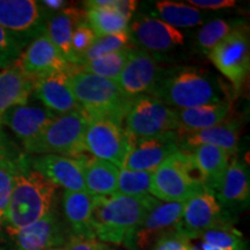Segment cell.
I'll return each mask as SVG.
<instances>
[{"mask_svg":"<svg viewBox=\"0 0 250 250\" xmlns=\"http://www.w3.org/2000/svg\"><path fill=\"white\" fill-rule=\"evenodd\" d=\"M93 198L87 191H66L62 193V211L73 236L95 239L92 228Z\"/></svg>","mask_w":250,"mask_h":250,"instance_id":"27","label":"cell"},{"mask_svg":"<svg viewBox=\"0 0 250 250\" xmlns=\"http://www.w3.org/2000/svg\"><path fill=\"white\" fill-rule=\"evenodd\" d=\"M158 202L151 195L130 197L114 193L94 197L92 214L94 236L103 243L124 246L127 249L143 219Z\"/></svg>","mask_w":250,"mask_h":250,"instance_id":"2","label":"cell"},{"mask_svg":"<svg viewBox=\"0 0 250 250\" xmlns=\"http://www.w3.org/2000/svg\"><path fill=\"white\" fill-rule=\"evenodd\" d=\"M184 203L159 201L143 219L134 232L127 249L147 250L165 234L174 232L182 218Z\"/></svg>","mask_w":250,"mask_h":250,"instance_id":"12","label":"cell"},{"mask_svg":"<svg viewBox=\"0 0 250 250\" xmlns=\"http://www.w3.org/2000/svg\"><path fill=\"white\" fill-rule=\"evenodd\" d=\"M191 153L193 161L205 180V186L212 192L223 180L230 156L221 148L211 145H201L187 151Z\"/></svg>","mask_w":250,"mask_h":250,"instance_id":"29","label":"cell"},{"mask_svg":"<svg viewBox=\"0 0 250 250\" xmlns=\"http://www.w3.org/2000/svg\"><path fill=\"white\" fill-rule=\"evenodd\" d=\"M188 237L176 230L162 235L151 250H188Z\"/></svg>","mask_w":250,"mask_h":250,"instance_id":"39","label":"cell"},{"mask_svg":"<svg viewBox=\"0 0 250 250\" xmlns=\"http://www.w3.org/2000/svg\"><path fill=\"white\" fill-rule=\"evenodd\" d=\"M179 137L183 151H190L201 145H211L221 148L229 156H235L240 139V124L236 120H226L208 129Z\"/></svg>","mask_w":250,"mask_h":250,"instance_id":"23","label":"cell"},{"mask_svg":"<svg viewBox=\"0 0 250 250\" xmlns=\"http://www.w3.org/2000/svg\"><path fill=\"white\" fill-rule=\"evenodd\" d=\"M35 80L13 64L0 71V117L11 108L29 101Z\"/></svg>","mask_w":250,"mask_h":250,"instance_id":"28","label":"cell"},{"mask_svg":"<svg viewBox=\"0 0 250 250\" xmlns=\"http://www.w3.org/2000/svg\"><path fill=\"white\" fill-rule=\"evenodd\" d=\"M161 70L159 61L152 54L133 48L116 83L125 95L137 98L152 88L160 76Z\"/></svg>","mask_w":250,"mask_h":250,"instance_id":"18","label":"cell"},{"mask_svg":"<svg viewBox=\"0 0 250 250\" xmlns=\"http://www.w3.org/2000/svg\"><path fill=\"white\" fill-rule=\"evenodd\" d=\"M203 242L219 247L224 250H247L243 235L232 224H223L206 230L199 236Z\"/></svg>","mask_w":250,"mask_h":250,"instance_id":"32","label":"cell"},{"mask_svg":"<svg viewBox=\"0 0 250 250\" xmlns=\"http://www.w3.org/2000/svg\"><path fill=\"white\" fill-rule=\"evenodd\" d=\"M22 153L21 152L17 156H8L0 153V230L4 224L6 210L14 186L15 160Z\"/></svg>","mask_w":250,"mask_h":250,"instance_id":"36","label":"cell"},{"mask_svg":"<svg viewBox=\"0 0 250 250\" xmlns=\"http://www.w3.org/2000/svg\"><path fill=\"white\" fill-rule=\"evenodd\" d=\"M223 76L230 81L235 92L242 88L250 70L249 29L239 23L208 55Z\"/></svg>","mask_w":250,"mask_h":250,"instance_id":"8","label":"cell"},{"mask_svg":"<svg viewBox=\"0 0 250 250\" xmlns=\"http://www.w3.org/2000/svg\"><path fill=\"white\" fill-rule=\"evenodd\" d=\"M88 118L83 111H73L58 115L45 130L23 146L28 155L56 154L77 158L85 151L83 136Z\"/></svg>","mask_w":250,"mask_h":250,"instance_id":"6","label":"cell"},{"mask_svg":"<svg viewBox=\"0 0 250 250\" xmlns=\"http://www.w3.org/2000/svg\"><path fill=\"white\" fill-rule=\"evenodd\" d=\"M223 224H230L227 211L221 208L211 190L203 189L184 203L176 232L189 239H199L206 230Z\"/></svg>","mask_w":250,"mask_h":250,"instance_id":"11","label":"cell"},{"mask_svg":"<svg viewBox=\"0 0 250 250\" xmlns=\"http://www.w3.org/2000/svg\"><path fill=\"white\" fill-rule=\"evenodd\" d=\"M58 115L43 105L26 104L11 108L0 117V125L7 127L22 146L36 139Z\"/></svg>","mask_w":250,"mask_h":250,"instance_id":"19","label":"cell"},{"mask_svg":"<svg viewBox=\"0 0 250 250\" xmlns=\"http://www.w3.org/2000/svg\"><path fill=\"white\" fill-rule=\"evenodd\" d=\"M130 42L138 49L151 52H168L184 43L179 29L165 23L160 19L139 15L129 28Z\"/></svg>","mask_w":250,"mask_h":250,"instance_id":"15","label":"cell"},{"mask_svg":"<svg viewBox=\"0 0 250 250\" xmlns=\"http://www.w3.org/2000/svg\"><path fill=\"white\" fill-rule=\"evenodd\" d=\"M215 198L225 211L227 208H245L249 204L250 179L246 164L233 156L227 166L223 180L213 191Z\"/></svg>","mask_w":250,"mask_h":250,"instance_id":"21","label":"cell"},{"mask_svg":"<svg viewBox=\"0 0 250 250\" xmlns=\"http://www.w3.org/2000/svg\"><path fill=\"white\" fill-rule=\"evenodd\" d=\"M83 165L86 191L94 197L114 195L117 191L120 168L86 153L77 156Z\"/></svg>","mask_w":250,"mask_h":250,"instance_id":"25","label":"cell"},{"mask_svg":"<svg viewBox=\"0 0 250 250\" xmlns=\"http://www.w3.org/2000/svg\"><path fill=\"white\" fill-rule=\"evenodd\" d=\"M28 162L55 187L64 188L66 191H86L83 165L78 158L56 154L28 155Z\"/></svg>","mask_w":250,"mask_h":250,"instance_id":"16","label":"cell"},{"mask_svg":"<svg viewBox=\"0 0 250 250\" xmlns=\"http://www.w3.org/2000/svg\"><path fill=\"white\" fill-rule=\"evenodd\" d=\"M202 249L203 250H224V249L219 248V247L208 245V243H205V242H203V241H202Z\"/></svg>","mask_w":250,"mask_h":250,"instance_id":"43","label":"cell"},{"mask_svg":"<svg viewBox=\"0 0 250 250\" xmlns=\"http://www.w3.org/2000/svg\"><path fill=\"white\" fill-rule=\"evenodd\" d=\"M208 189L191 153L180 149L152 173L149 195L160 202L186 203L190 197Z\"/></svg>","mask_w":250,"mask_h":250,"instance_id":"5","label":"cell"},{"mask_svg":"<svg viewBox=\"0 0 250 250\" xmlns=\"http://www.w3.org/2000/svg\"><path fill=\"white\" fill-rule=\"evenodd\" d=\"M83 20L85 11L74 6H66L57 13L50 14L46 21L45 35L70 64L72 62V36L78 24Z\"/></svg>","mask_w":250,"mask_h":250,"instance_id":"26","label":"cell"},{"mask_svg":"<svg viewBox=\"0 0 250 250\" xmlns=\"http://www.w3.org/2000/svg\"><path fill=\"white\" fill-rule=\"evenodd\" d=\"M68 85L88 120L102 118L123 126L134 98L125 95L116 81L86 73L71 65Z\"/></svg>","mask_w":250,"mask_h":250,"instance_id":"4","label":"cell"},{"mask_svg":"<svg viewBox=\"0 0 250 250\" xmlns=\"http://www.w3.org/2000/svg\"><path fill=\"white\" fill-rule=\"evenodd\" d=\"M180 149V137L176 131L153 138L134 140L131 143L122 169L154 171L162 162Z\"/></svg>","mask_w":250,"mask_h":250,"instance_id":"13","label":"cell"},{"mask_svg":"<svg viewBox=\"0 0 250 250\" xmlns=\"http://www.w3.org/2000/svg\"><path fill=\"white\" fill-rule=\"evenodd\" d=\"M68 70L39 78L34 83L33 94L35 98L43 107L56 115L81 110L68 85Z\"/></svg>","mask_w":250,"mask_h":250,"instance_id":"20","label":"cell"},{"mask_svg":"<svg viewBox=\"0 0 250 250\" xmlns=\"http://www.w3.org/2000/svg\"><path fill=\"white\" fill-rule=\"evenodd\" d=\"M132 49L133 46L132 48L120 50V51L116 52H111V54L102 56L98 59L87 62L85 64L80 65V66H77V68L79 71L86 72V73L116 81L125 64L129 61Z\"/></svg>","mask_w":250,"mask_h":250,"instance_id":"31","label":"cell"},{"mask_svg":"<svg viewBox=\"0 0 250 250\" xmlns=\"http://www.w3.org/2000/svg\"><path fill=\"white\" fill-rule=\"evenodd\" d=\"M14 64L34 80L71 66L45 34L30 42Z\"/></svg>","mask_w":250,"mask_h":250,"instance_id":"17","label":"cell"},{"mask_svg":"<svg viewBox=\"0 0 250 250\" xmlns=\"http://www.w3.org/2000/svg\"><path fill=\"white\" fill-rule=\"evenodd\" d=\"M96 35L90 27L87 24L86 20L78 24L72 36V62L73 66H79L83 56L88 51L93 43L95 42Z\"/></svg>","mask_w":250,"mask_h":250,"instance_id":"37","label":"cell"},{"mask_svg":"<svg viewBox=\"0 0 250 250\" xmlns=\"http://www.w3.org/2000/svg\"><path fill=\"white\" fill-rule=\"evenodd\" d=\"M64 250H114L107 243H103L96 239H83V237L72 236Z\"/></svg>","mask_w":250,"mask_h":250,"instance_id":"40","label":"cell"},{"mask_svg":"<svg viewBox=\"0 0 250 250\" xmlns=\"http://www.w3.org/2000/svg\"><path fill=\"white\" fill-rule=\"evenodd\" d=\"M57 187L29 166L28 154L15 160L14 186L1 232L9 239L54 208Z\"/></svg>","mask_w":250,"mask_h":250,"instance_id":"1","label":"cell"},{"mask_svg":"<svg viewBox=\"0 0 250 250\" xmlns=\"http://www.w3.org/2000/svg\"><path fill=\"white\" fill-rule=\"evenodd\" d=\"M71 237L64 221L52 208L43 218L22 228L11 240L14 242L15 250H44L62 248Z\"/></svg>","mask_w":250,"mask_h":250,"instance_id":"14","label":"cell"},{"mask_svg":"<svg viewBox=\"0 0 250 250\" xmlns=\"http://www.w3.org/2000/svg\"><path fill=\"white\" fill-rule=\"evenodd\" d=\"M83 146L85 151L94 158L110 162L122 169L131 144L122 125L102 118H94L88 120Z\"/></svg>","mask_w":250,"mask_h":250,"instance_id":"10","label":"cell"},{"mask_svg":"<svg viewBox=\"0 0 250 250\" xmlns=\"http://www.w3.org/2000/svg\"><path fill=\"white\" fill-rule=\"evenodd\" d=\"M22 51L23 46L0 26V68L5 70L12 66Z\"/></svg>","mask_w":250,"mask_h":250,"instance_id":"38","label":"cell"},{"mask_svg":"<svg viewBox=\"0 0 250 250\" xmlns=\"http://www.w3.org/2000/svg\"><path fill=\"white\" fill-rule=\"evenodd\" d=\"M123 127L130 144L134 140L153 138L177 130L176 112L160 100L142 94L134 98Z\"/></svg>","mask_w":250,"mask_h":250,"instance_id":"7","label":"cell"},{"mask_svg":"<svg viewBox=\"0 0 250 250\" xmlns=\"http://www.w3.org/2000/svg\"><path fill=\"white\" fill-rule=\"evenodd\" d=\"M44 250H64V247H62V248H50V249H44Z\"/></svg>","mask_w":250,"mask_h":250,"instance_id":"44","label":"cell"},{"mask_svg":"<svg viewBox=\"0 0 250 250\" xmlns=\"http://www.w3.org/2000/svg\"><path fill=\"white\" fill-rule=\"evenodd\" d=\"M239 23V21L230 23L229 21L220 20V19L208 22L197 34V43L199 49L202 50V52L208 55L225 37L229 35L230 31Z\"/></svg>","mask_w":250,"mask_h":250,"instance_id":"34","label":"cell"},{"mask_svg":"<svg viewBox=\"0 0 250 250\" xmlns=\"http://www.w3.org/2000/svg\"><path fill=\"white\" fill-rule=\"evenodd\" d=\"M189 4L197 9H221L234 7L236 2L234 0H189Z\"/></svg>","mask_w":250,"mask_h":250,"instance_id":"41","label":"cell"},{"mask_svg":"<svg viewBox=\"0 0 250 250\" xmlns=\"http://www.w3.org/2000/svg\"><path fill=\"white\" fill-rule=\"evenodd\" d=\"M40 2L49 13L50 12L57 13V12L62 11V9H64L67 6V2L64 1V0H43V1Z\"/></svg>","mask_w":250,"mask_h":250,"instance_id":"42","label":"cell"},{"mask_svg":"<svg viewBox=\"0 0 250 250\" xmlns=\"http://www.w3.org/2000/svg\"><path fill=\"white\" fill-rule=\"evenodd\" d=\"M137 1L117 0L112 7H89L86 6L85 20L96 37L129 33L130 20Z\"/></svg>","mask_w":250,"mask_h":250,"instance_id":"22","label":"cell"},{"mask_svg":"<svg viewBox=\"0 0 250 250\" xmlns=\"http://www.w3.org/2000/svg\"><path fill=\"white\" fill-rule=\"evenodd\" d=\"M232 105L229 101L202 105L190 109H175L179 136L208 129L229 118Z\"/></svg>","mask_w":250,"mask_h":250,"instance_id":"24","label":"cell"},{"mask_svg":"<svg viewBox=\"0 0 250 250\" xmlns=\"http://www.w3.org/2000/svg\"><path fill=\"white\" fill-rule=\"evenodd\" d=\"M132 43L130 42L129 33L115 34V35H108L102 37H96L95 42L90 46L88 51L83 56L80 61V65L85 64L87 62L98 59L102 56H105L111 52L120 51V50L132 48Z\"/></svg>","mask_w":250,"mask_h":250,"instance_id":"35","label":"cell"},{"mask_svg":"<svg viewBox=\"0 0 250 250\" xmlns=\"http://www.w3.org/2000/svg\"><path fill=\"white\" fill-rule=\"evenodd\" d=\"M155 9L161 21L176 29L196 27L204 22V13L183 2L162 0L155 2Z\"/></svg>","mask_w":250,"mask_h":250,"instance_id":"30","label":"cell"},{"mask_svg":"<svg viewBox=\"0 0 250 250\" xmlns=\"http://www.w3.org/2000/svg\"><path fill=\"white\" fill-rule=\"evenodd\" d=\"M49 15L35 0H0V26L23 48L45 34Z\"/></svg>","mask_w":250,"mask_h":250,"instance_id":"9","label":"cell"},{"mask_svg":"<svg viewBox=\"0 0 250 250\" xmlns=\"http://www.w3.org/2000/svg\"><path fill=\"white\" fill-rule=\"evenodd\" d=\"M147 94L174 109H190L228 101L223 86L213 76L192 66L162 68Z\"/></svg>","mask_w":250,"mask_h":250,"instance_id":"3","label":"cell"},{"mask_svg":"<svg viewBox=\"0 0 250 250\" xmlns=\"http://www.w3.org/2000/svg\"><path fill=\"white\" fill-rule=\"evenodd\" d=\"M153 171H134L120 169L116 193L130 197L149 195Z\"/></svg>","mask_w":250,"mask_h":250,"instance_id":"33","label":"cell"}]
</instances>
